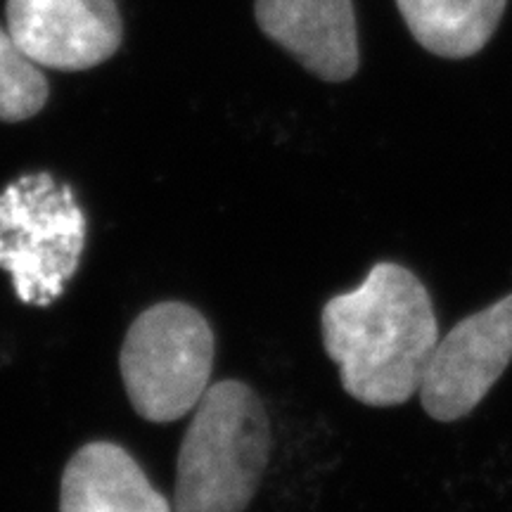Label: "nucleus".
I'll return each instance as SVG.
<instances>
[{"label": "nucleus", "instance_id": "nucleus-7", "mask_svg": "<svg viewBox=\"0 0 512 512\" xmlns=\"http://www.w3.org/2000/svg\"><path fill=\"white\" fill-rule=\"evenodd\" d=\"M256 24L318 79L349 81L361 67L351 0H254Z\"/></svg>", "mask_w": 512, "mask_h": 512}, {"label": "nucleus", "instance_id": "nucleus-10", "mask_svg": "<svg viewBox=\"0 0 512 512\" xmlns=\"http://www.w3.org/2000/svg\"><path fill=\"white\" fill-rule=\"evenodd\" d=\"M48 93L41 64L17 46L8 29L0 27V121L17 124L36 117L46 107Z\"/></svg>", "mask_w": 512, "mask_h": 512}, {"label": "nucleus", "instance_id": "nucleus-3", "mask_svg": "<svg viewBox=\"0 0 512 512\" xmlns=\"http://www.w3.org/2000/svg\"><path fill=\"white\" fill-rule=\"evenodd\" d=\"M88 221L72 185L48 171L24 174L0 192V268L27 306L55 304L79 271Z\"/></svg>", "mask_w": 512, "mask_h": 512}, {"label": "nucleus", "instance_id": "nucleus-2", "mask_svg": "<svg viewBox=\"0 0 512 512\" xmlns=\"http://www.w3.org/2000/svg\"><path fill=\"white\" fill-rule=\"evenodd\" d=\"M271 456V422L252 387L211 384L178 453L174 512H245Z\"/></svg>", "mask_w": 512, "mask_h": 512}, {"label": "nucleus", "instance_id": "nucleus-8", "mask_svg": "<svg viewBox=\"0 0 512 512\" xmlns=\"http://www.w3.org/2000/svg\"><path fill=\"white\" fill-rule=\"evenodd\" d=\"M60 512H171L126 448L93 441L64 467Z\"/></svg>", "mask_w": 512, "mask_h": 512}, {"label": "nucleus", "instance_id": "nucleus-6", "mask_svg": "<svg viewBox=\"0 0 512 512\" xmlns=\"http://www.w3.org/2000/svg\"><path fill=\"white\" fill-rule=\"evenodd\" d=\"M5 19L17 46L57 72L98 67L124 36L117 0H8Z\"/></svg>", "mask_w": 512, "mask_h": 512}, {"label": "nucleus", "instance_id": "nucleus-4", "mask_svg": "<svg viewBox=\"0 0 512 512\" xmlns=\"http://www.w3.org/2000/svg\"><path fill=\"white\" fill-rule=\"evenodd\" d=\"M119 366L128 401L140 418L181 420L209 389L214 332L188 304H155L128 328Z\"/></svg>", "mask_w": 512, "mask_h": 512}, {"label": "nucleus", "instance_id": "nucleus-9", "mask_svg": "<svg viewBox=\"0 0 512 512\" xmlns=\"http://www.w3.org/2000/svg\"><path fill=\"white\" fill-rule=\"evenodd\" d=\"M396 5L422 48L465 60L489 43L508 0H396Z\"/></svg>", "mask_w": 512, "mask_h": 512}, {"label": "nucleus", "instance_id": "nucleus-5", "mask_svg": "<svg viewBox=\"0 0 512 512\" xmlns=\"http://www.w3.org/2000/svg\"><path fill=\"white\" fill-rule=\"evenodd\" d=\"M512 361V294L460 320L439 339L420 384L425 413L437 422L470 415Z\"/></svg>", "mask_w": 512, "mask_h": 512}, {"label": "nucleus", "instance_id": "nucleus-1", "mask_svg": "<svg viewBox=\"0 0 512 512\" xmlns=\"http://www.w3.org/2000/svg\"><path fill=\"white\" fill-rule=\"evenodd\" d=\"M320 330L344 392L373 408L411 401L439 342L430 292L392 261L370 268L356 290L332 297L320 313Z\"/></svg>", "mask_w": 512, "mask_h": 512}]
</instances>
